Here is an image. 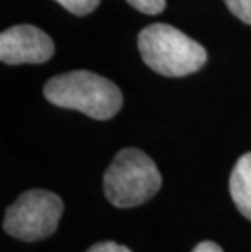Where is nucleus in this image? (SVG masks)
<instances>
[{"mask_svg":"<svg viewBox=\"0 0 251 252\" xmlns=\"http://www.w3.org/2000/svg\"><path fill=\"white\" fill-rule=\"evenodd\" d=\"M44 96L59 108L75 109L98 121L114 117L122 106L121 90L111 80L88 70L52 77L44 85Z\"/></svg>","mask_w":251,"mask_h":252,"instance_id":"1","label":"nucleus"},{"mask_svg":"<svg viewBox=\"0 0 251 252\" xmlns=\"http://www.w3.org/2000/svg\"><path fill=\"white\" fill-rule=\"evenodd\" d=\"M137 44L145 65L165 77H184L197 72L207 62L204 46L167 23L143 28Z\"/></svg>","mask_w":251,"mask_h":252,"instance_id":"2","label":"nucleus"},{"mask_svg":"<svg viewBox=\"0 0 251 252\" xmlns=\"http://www.w3.org/2000/svg\"><path fill=\"white\" fill-rule=\"evenodd\" d=\"M106 198L117 208L145 203L162 187V176L153 159L139 148H124L116 155L103 176Z\"/></svg>","mask_w":251,"mask_h":252,"instance_id":"3","label":"nucleus"},{"mask_svg":"<svg viewBox=\"0 0 251 252\" xmlns=\"http://www.w3.org/2000/svg\"><path fill=\"white\" fill-rule=\"evenodd\" d=\"M62 212L64 203L54 192L26 190L7 208L3 229L26 243L46 239L57 229Z\"/></svg>","mask_w":251,"mask_h":252,"instance_id":"4","label":"nucleus"},{"mask_svg":"<svg viewBox=\"0 0 251 252\" xmlns=\"http://www.w3.org/2000/svg\"><path fill=\"white\" fill-rule=\"evenodd\" d=\"M54 54V42L33 25H17L0 34V59L8 65L42 63Z\"/></svg>","mask_w":251,"mask_h":252,"instance_id":"5","label":"nucleus"},{"mask_svg":"<svg viewBox=\"0 0 251 252\" xmlns=\"http://www.w3.org/2000/svg\"><path fill=\"white\" fill-rule=\"evenodd\" d=\"M230 195L238 212L251 221V152L238 158L230 174Z\"/></svg>","mask_w":251,"mask_h":252,"instance_id":"6","label":"nucleus"},{"mask_svg":"<svg viewBox=\"0 0 251 252\" xmlns=\"http://www.w3.org/2000/svg\"><path fill=\"white\" fill-rule=\"evenodd\" d=\"M59 5H62L67 12H71L73 15H88L92 13L95 8L98 7L101 0H56Z\"/></svg>","mask_w":251,"mask_h":252,"instance_id":"7","label":"nucleus"},{"mask_svg":"<svg viewBox=\"0 0 251 252\" xmlns=\"http://www.w3.org/2000/svg\"><path fill=\"white\" fill-rule=\"evenodd\" d=\"M223 2L238 20L251 25V0H223Z\"/></svg>","mask_w":251,"mask_h":252,"instance_id":"8","label":"nucleus"},{"mask_svg":"<svg viewBox=\"0 0 251 252\" xmlns=\"http://www.w3.org/2000/svg\"><path fill=\"white\" fill-rule=\"evenodd\" d=\"M126 2L145 15H158L167 7V0H126Z\"/></svg>","mask_w":251,"mask_h":252,"instance_id":"9","label":"nucleus"},{"mask_svg":"<svg viewBox=\"0 0 251 252\" xmlns=\"http://www.w3.org/2000/svg\"><path fill=\"white\" fill-rule=\"evenodd\" d=\"M87 252H132L126 246H121L114 241H103V243L93 244Z\"/></svg>","mask_w":251,"mask_h":252,"instance_id":"10","label":"nucleus"},{"mask_svg":"<svg viewBox=\"0 0 251 252\" xmlns=\"http://www.w3.org/2000/svg\"><path fill=\"white\" fill-rule=\"evenodd\" d=\"M193 252H223V251L220 246L212 243V241H202V243H199L193 249Z\"/></svg>","mask_w":251,"mask_h":252,"instance_id":"11","label":"nucleus"}]
</instances>
